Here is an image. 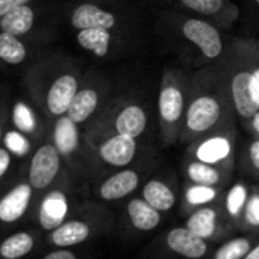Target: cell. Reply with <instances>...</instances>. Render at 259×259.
Returning <instances> with one entry per match:
<instances>
[{
  "instance_id": "13",
  "label": "cell",
  "mask_w": 259,
  "mask_h": 259,
  "mask_svg": "<svg viewBox=\"0 0 259 259\" xmlns=\"http://www.w3.org/2000/svg\"><path fill=\"white\" fill-rule=\"evenodd\" d=\"M147 126V115L138 105H129L123 108L115 118L117 134H123L132 138H138Z\"/></svg>"
},
{
  "instance_id": "16",
  "label": "cell",
  "mask_w": 259,
  "mask_h": 259,
  "mask_svg": "<svg viewBox=\"0 0 259 259\" xmlns=\"http://www.w3.org/2000/svg\"><path fill=\"white\" fill-rule=\"evenodd\" d=\"M127 215L132 226L138 231L149 232L153 231L159 222L161 214L152 205H149L144 199H134L127 205Z\"/></svg>"
},
{
  "instance_id": "38",
  "label": "cell",
  "mask_w": 259,
  "mask_h": 259,
  "mask_svg": "<svg viewBox=\"0 0 259 259\" xmlns=\"http://www.w3.org/2000/svg\"><path fill=\"white\" fill-rule=\"evenodd\" d=\"M244 259H259V244H256L253 249H250V252L246 255Z\"/></svg>"
},
{
  "instance_id": "12",
  "label": "cell",
  "mask_w": 259,
  "mask_h": 259,
  "mask_svg": "<svg viewBox=\"0 0 259 259\" xmlns=\"http://www.w3.org/2000/svg\"><path fill=\"white\" fill-rule=\"evenodd\" d=\"M138 184H140V178L134 170H121L112 175L111 178H108L102 184L99 194L103 200L108 202L118 200L134 193Z\"/></svg>"
},
{
  "instance_id": "2",
  "label": "cell",
  "mask_w": 259,
  "mask_h": 259,
  "mask_svg": "<svg viewBox=\"0 0 259 259\" xmlns=\"http://www.w3.org/2000/svg\"><path fill=\"white\" fill-rule=\"evenodd\" d=\"M229 93L240 118L250 120L256 115L259 105L253 96V68L243 64L234 68L229 79Z\"/></svg>"
},
{
  "instance_id": "29",
  "label": "cell",
  "mask_w": 259,
  "mask_h": 259,
  "mask_svg": "<svg viewBox=\"0 0 259 259\" xmlns=\"http://www.w3.org/2000/svg\"><path fill=\"white\" fill-rule=\"evenodd\" d=\"M217 197V191L214 187H208V185H197L194 184L193 187H190L187 190L185 199L190 205L193 206H203L206 203H211L212 200H215Z\"/></svg>"
},
{
  "instance_id": "3",
  "label": "cell",
  "mask_w": 259,
  "mask_h": 259,
  "mask_svg": "<svg viewBox=\"0 0 259 259\" xmlns=\"http://www.w3.org/2000/svg\"><path fill=\"white\" fill-rule=\"evenodd\" d=\"M61 168V153L55 144L41 146L32 156L29 167V184L33 190H44L52 185Z\"/></svg>"
},
{
  "instance_id": "19",
  "label": "cell",
  "mask_w": 259,
  "mask_h": 259,
  "mask_svg": "<svg viewBox=\"0 0 259 259\" xmlns=\"http://www.w3.org/2000/svg\"><path fill=\"white\" fill-rule=\"evenodd\" d=\"M77 42L83 50H88L96 56L103 58L109 52L111 32L109 29H103V27L82 29L77 33Z\"/></svg>"
},
{
  "instance_id": "17",
  "label": "cell",
  "mask_w": 259,
  "mask_h": 259,
  "mask_svg": "<svg viewBox=\"0 0 259 259\" xmlns=\"http://www.w3.org/2000/svg\"><path fill=\"white\" fill-rule=\"evenodd\" d=\"M33 20H35L33 9L27 5H23V6H18V8L9 11L8 14L2 15L0 29H2V32L11 33L14 36H20V35L27 33L32 29Z\"/></svg>"
},
{
  "instance_id": "39",
  "label": "cell",
  "mask_w": 259,
  "mask_h": 259,
  "mask_svg": "<svg viewBox=\"0 0 259 259\" xmlns=\"http://www.w3.org/2000/svg\"><path fill=\"white\" fill-rule=\"evenodd\" d=\"M252 127H253V131L259 135V111L256 112V115L252 118Z\"/></svg>"
},
{
  "instance_id": "27",
  "label": "cell",
  "mask_w": 259,
  "mask_h": 259,
  "mask_svg": "<svg viewBox=\"0 0 259 259\" xmlns=\"http://www.w3.org/2000/svg\"><path fill=\"white\" fill-rule=\"evenodd\" d=\"M247 188L244 184H235L226 196V209L232 217H238L247 205Z\"/></svg>"
},
{
  "instance_id": "15",
  "label": "cell",
  "mask_w": 259,
  "mask_h": 259,
  "mask_svg": "<svg viewBox=\"0 0 259 259\" xmlns=\"http://www.w3.org/2000/svg\"><path fill=\"white\" fill-rule=\"evenodd\" d=\"M53 141H55V147L64 156L71 155L77 149L79 146L77 123H74L67 114L58 118L53 129Z\"/></svg>"
},
{
  "instance_id": "11",
  "label": "cell",
  "mask_w": 259,
  "mask_h": 259,
  "mask_svg": "<svg viewBox=\"0 0 259 259\" xmlns=\"http://www.w3.org/2000/svg\"><path fill=\"white\" fill-rule=\"evenodd\" d=\"M70 23L79 30L91 27L112 29L115 26V17L109 11H105L96 5L83 3L71 12Z\"/></svg>"
},
{
  "instance_id": "26",
  "label": "cell",
  "mask_w": 259,
  "mask_h": 259,
  "mask_svg": "<svg viewBox=\"0 0 259 259\" xmlns=\"http://www.w3.org/2000/svg\"><path fill=\"white\" fill-rule=\"evenodd\" d=\"M250 249V241L247 238H234L215 252L214 259H244Z\"/></svg>"
},
{
  "instance_id": "28",
  "label": "cell",
  "mask_w": 259,
  "mask_h": 259,
  "mask_svg": "<svg viewBox=\"0 0 259 259\" xmlns=\"http://www.w3.org/2000/svg\"><path fill=\"white\" fill-rule=\"evenodd\" d=\"M12 118H14L15 127H17L20 132H23V134H30V132L35 131L36 120H35L33 112L30 111V108H29L27 105L18 102V103L14 106Z\"/></svg>"
},
{
  "instance_id": "35",
  "label": "cell",
  "mask_w": 259,
  "mask_h": 259,
  "mask_svg": "<svg viewBox=\"0 0 259 259\" xmlns=\"http://www.w3.org/2000/svg\"><path fill=\"white\" fill-rule=\"evenodd\" d=\"M249 158H250V162L252 165L259 171V140H255L252 144H250V149H249Z\"/></svg>"
},
{
  "instance_id": "20",
  "label": "cell",
  "mask_w": 259,
  "mask_h": 259,
  "mask_svg": "<svg viewBox=\"0 0 259 259\" xmlns=\"http://www.w3.org/2000/svg\"><path fill=\"white\" fill-rule=\"evenodd\" d=\"M99 106V93L93 88H85L77 91L76 97L73 99L67 115L74 121V123H83L87 121L93 112Z\"/></svg>"
},
{
  "instance_id": "36",
  "label": "cell",
  "mask_w": 259,
  "mask_h": 259,
  "mask_svg": "<svg viewBox=\"0 0 259 259\" xmlns=\"http://www.w3.org/2000/svg\"><path fill=\"white\" fill-rule=\"evenodd\" d=\"M42 259H77L76 255L70 250H55V252H50L49 255H46Z\"/></svg>"
},
{
  "instance_id": "9",
  "label": "cell",
  "mask_w": 259,
  "mask_h": 259,
  "mask_svg": "<svg viewBox=\"0 0 259 259\" xmlns=\"http://www.w3.org/2000/svg\"><path fill=\"white\" fill-rule=\"evenodd\" d=\"M33 187L30 184H20L12 188L0 200V220L3 223H14L24 215L32 199Z\"/></svg>"
},
{
  "instance_id": "37",
  "label": "cell",
  "mask_w": 259,
  "mask_h": 259,
  "mask_svg": "<svg viewBox=\"0 0 259 259\" xmlns=\"http://www.w3.org/2000/svg\"><path fill=\"white\" fill-rule=\"evenodd\" d=\"M253 96L259 105V68H253Z\"/></svg>"
},
{
  "instance_id": "34",
  "label": "cell",
  "mask_w": 259,
  "mask_h": 259,
  "mask_svg": "<svg viewBox=\"0 0 259 259\" xmlns=\"http://www.w3.org/2000/svg\"><path fill=\"white\" fill-rule=\"evenodd\" d=\"M9 165H11V152L6 147H3L0 149V176L2 178L8 173Z\"/></svg>"
},
{
  "instance_id": "4",
  "label": "cell",
  "mask_w": 259,
  "mask_h": 259,
  "mask_svg": "<svg viewBox=\"0 0 259 259\" xmlns=\"http://www.w3.org/2000/svg\"><path fill=\"white\" fill-rule=\"evenodd\" d=\"M184 36L200 49L205 58L215 59L223 52V41L219 30L208 21L199 18H188L182 24Z\"/></svg>"
},
{
  "instance_id": "30",
  "label": "cell",
  "mask_w": 259,
  "mask_h": 259,
  "mask_svg": "<svg viewBox=\"0 0 259 259\" xmlns=\"http://www.w3.org/2000/svg\"><path fill=\"white\" fill-rule=\"evenodd\" d=\"M3 143H5V147L12 155H17V156H24L29 152V149H30L29 140L20 131H9V132H6L5 137H3Z\"/></svg>"
},
{
  "instance_id": "22",
  "label": "cell",
  "mask_w": 259,
  "mask_h": 259,
  "mask_svg": "<svg viewBox=\"0 0 259 259\" xmlns=\"http://www.w3.org/2000/svg\"><path fill=\"white\" fill-rule=\"evenodd\" d=\"M187 228L203 240L212 238L217 231V212L211 208H200L190 215Z\"/></svg>"
},
{
  "instance_id": "21",
  "label": "cell",
  "mask_w": 259,
  "mask_h": 259,
  "mask_svg": "<svg viewBox=\"0 0 259 259\" xmlns=\"http://www.w3.org/2000/svg\"><path fill=\"white\" fill-rule=\"evenodd\" d=\"M143 199L159 212L170 211L176 203V196L168 185L161 181H149L143 188Z\"/></svg>"
},
{
  "instance_id": "23",
  "label": "cell",
  "mask_w": 259,
  "mask_h": 259,
  "mask_svg": "<svg viewBox=\"0 0 259 259\" xmlns=\"http://www.w3.org/2000/svg\"><path fill=\"white\" fill-rule=\"evenodd\" d=\"M33 237L27 232H17L8 237L0 246V255L3 259H20L33 249Z\"/></svg>"
},
{
  "instance_id": "6",
  "label": "cell",
  "mask_w": 259,
  "mask_h": 259,
  "mask_svg": "<svg viewBox=\"0 0 259 259\" xmlns=\"http://www.w3.org/2000/svg\"><path fill=\"white\" fill-rule=\"evenodd\" d=\"M165 243L171 252L188 259L203 258L208 252L206 241L191 232L187 226L171 229L165 237Z\"/></svg>"
},
{
  "instance_id": "5",
  "label": "cell",
  "mask_w": 259,
  "mask_h": 259,
  "mask_svg": "<svg viewBox=\"0 0 259 259\" xmlns=\"http://www.w3.org/2000/svg\"><path fill=\"white\" fill-rule=\"evenodd\" d=\"M77 94V79L73 74H61L50 85L46 97L47 109L53 115H65Z\"/></svg>"
},
{
  "instance_id": "40",
  "label": "cell",
  "mask_w": 259,
  "mask_h": 259,
  "mask_svg": "<svg viewBox=\"0 0 259 259\" xmlns=\"http://www.w3.org/2000/svg\"><path fill=\"white\" fill-rule=\"evenodd\" d=\"M255 2H256V3H258V5H259V0H255Z\"/></svg>"
},
{
  "instance_id": "7",
  "label": "cell",
  "mask_w": 259,
  "mask_h": 259,
  "mask_svg": "<svg viewBox=\"0 0 259 259\" xmlns=\"http://www.w3.org/2000/svg\"><path fill=\"white\" fill-rule=\"evenodd\" d=\"M100 158L112 167H126L137 153V141L132 137L115 134L108 138L99 149Z\"/></svg>"
},
{
  "instance_id": "25",
  "label": "cell",
  "mask_w": 259,
  "mask_h": 259,
  "mask_svg": "<svg viewBox=\"0 0 259 259\" xmlns=\"http://www.w3.org/2000/svg\"><path fill=\"white\" fill-rule=\"evenodd\" d=\"M188 178L193 184L214 187L220 182V171L214 168L211 164H205L202 161H194L188 165Z\"/></svg>"
},
{
  "instance_id": "14",
  "label": "cell",
  "mask_w": 259,
  "mask_h": 259,
  "mask_svg": "<svg viewBox=\"0 0 259 259\" xmlns=\"http://www.w3.org/2000/svg\"><path fill=\"white\" fill-rule=\"evenodd\" d=\"M90 237V226L80 220L64 222L59 228L52 231L50 240L56 247H71L83 243Z\"/></svg>"
},
{
  "instance_id": "33",
  "label": "cell",
  "mask_w": 259,
  "mask_h": 259,
  "mask_svg": "<svg viewBox=\"0 0 259 259\" xmlns=\"http://www.w3.org/2000/svg\"><path fill=\"white\" fill-rule=\"evenodd\" d=\"M30 0H0V17L8 14L9 11L18 8V6H23V5H27Z\"/></svg>"
},
{
  "instance_id": "1",
  "label": "cell",
  "mask_w": 259,
  "mask_h": 259,
  "mask_svg": "<svg viewBox=\"0 0 259 259\" xmlns=\"http://www.w3.org/2000/svg\"><path fill=\"white\" fill-rule=\"evenodd\" d=\"M222 96L211 91L199 93L193 97L187 108L185 126L191 135H202L214 129L223 118Z\"/></svg>"
},
{
  "instance_id": "18",
  "label": "cell",
  "mask_w": 259,
  "mask_h": 259,
  "mask_svg": "<svg viewBox=\"0 0 259 259\" xmlns=\"http://www.w3.org/2000/svg\"><path fill=\"white\" fill-rule=\"evenodd\" d=\"M232 152V144L229 138L215 135L208 140H205L197 149H196V158L197 161H202L205 164H219L229 158Z\"/></svg>"
},
{
  "instance_id": "24",
  "label": "cell",
  "mask_w": 259,
  "mask_h": 259,
  "mask_svg": "<svg viewBox=\"0 0 259 259\" xmlns=\"http://www.w3.org/2000/svg\"><path fill=\"white\" fill-rule=\"evenodd\" d=\"M27 56L26 46L14 35L2 32L0 33V58L11 65L21 64Z\"/></svg>"
},
{
  "instance_id": "8",
  "label": "cell",
  "mask_w": 259,
  "mask_h": 259,
  "mask_svg": "<svg viewBox=\"0 0 259 259\" xmlns=\"http://www.w3.org/2000/svg\"><path fill=\"white\" fill-rule=\"evenodd\" d=\"M67 214H68L67 196L62 191L55 190L44 196L39 205L38 220L44 231H55L65 222Z\"/></svg>"
},
{
  "instance_id": "31",
  "label": "cell",
  "mask_w": 259,
  "mask_h": 259,
  "mask_svg": "<svg viewBox=\"0 0 259 259\" xmlns=\"http://www.w3.org/2000/svg\"><path fill=\"white\" fill-rule=\"evenodd\" d=\"M188 9L196 11L203 15H212L219 12L223 6V0H181Z\"/></svg>"
},
{
  "instance_id": "10",
  "label": "cell",
  "mask_w": 259,
  "mask_h": 259,
  "mask_svg": "<svg viewBox=\"0 0 259 259\" xmlns=\"http://www.w3.org/2000/svg\"><path fill=\"white\" fill-rule=\"evenodd\" d=\"M185 112V93L175 82L165 83L159 94V115L164 124H176Z\"/></svg>"
},
{
  "instance_id": "32",
  "label": "cell",
  "mask_w": 259,
  "mask_h": 259,
  "mask_svg": "<svg viewBox=\"0 0 259 259\" xmlns=\"http://www.w3.org/2000/svg\"><path fill=\"white\" fill-rule=\"evenodd\" d=\"M244 217L249 225L259 226V196L255 194L247 200V205L244 208Z\"/></svg>"
}]
</instances>
